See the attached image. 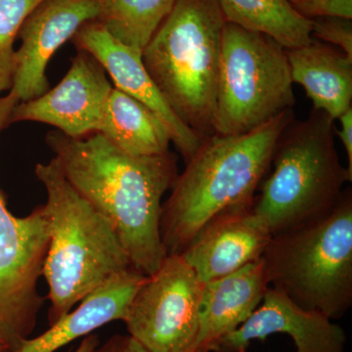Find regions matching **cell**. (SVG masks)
Returning a JSON list of instances; mask_svg holds the SVG:
<instances>
[{
  "label": "cell",
  "instance_id": "22",
  "mask_svg": "<svg viewBox=\"0 0 352 352\" xmlns=\"http://www.w3.org/2000/svg\"><path fill=\"white\" fill-rule=\"evenodd\" d=\"M312 38L336 45L352 58V19L342 17H317L311 19Z\"/></svg>",
  "mask_w": 352,
  "mask_h": 352
},
{
  "label": "cell",
  "instance_id": "19",
  "mask_svg": "<svg viewBox=\"0 0 352 352\" xmlns=\"http://www.w3.org/2000/svg\"><path fill=\"white\" fill-rule=\"evenodd\" d=\"M227 23L270 36L286 50L312 41V22L288 0H217Z\"/></svg>",
  "mask_w": 352,
  "mask_h": 352
},
{
  "label": "cell",
  "instance_id": "25",
  "mask_svg": "<svg viewBox=\"0 0 352 352\" xmlns=\"http://www.w3.org/2000/svg\"><path fill=\"white\" fill-rule=\"evenodd\" d=\"M99 344H100V340H99L98 336L92 333L83 338L80 346L74 352H90Z\"/></svg>",
  "mask_w": 352,
  "mask_h": 352
},
{
  "label": "cell",
  "instance_id": "6",
  "mask_svg": "<svg viewBox=\"0 0 352 352\" xmlns=\"http://www.w3.org/2000/svg\"><path fill=\"white\" fill-rule=\"evenodd\" d=\"M271 288L298 307L339 319L352 305V192L305 226L272 236L263 256Z\"/></svg>",
  "mask_w": 352,
  "mask_h": 352
},
{
  "label": "cell",
  "instance_id": "24",
  "mask_svg": "<svg viewBox=\"0 0 352 352\" xmlns=\"http://www.w3.org/2000/svg\"><path fill=\"white\" fill-rule=\"evenodd\" d=\"M338 120L340 127H336V135L339 136L344 145L347 157V171L352 176V107L347 109Z\"/></svg>",
  "mask_w": 352,
  "mask_h": 352
},
{
  "label": "cell",
  "instance_id": "18",
  "mask_svg": "<svg viewBox=\"0 0 352 352\" xmlns=\"http://www.w3.org/2000/svg\"><path fill=\"white\" fill-rule=\"evenodd\" d=\"M97 132L133 156L170 151V134L164 120L144 104L115 87Z\"/></svg>",
  "mask_w": 352,
  "mask_h": 352
},
{
  "label": "cell",
  "instance_id": "4",
  "mask_svg": "<svg viewBox=\"0 0 352 352\" xmlns=\"http://www.w3.org/2000/svg\"><path fill=\"white\" fill-rule=\"evenodd\" d=\"M217 0H175L141 58L178 119L201 139L214 134L222 34Z\"/></svg>",
  "mask_w": 352,
  "mask_h": 352
},
{
  "label": "cell",
  "instance_id": "10",
  "mask_svg": "<svg viewBox=\"0 0 352 352\" xmlns=\"http://www.w3.org/2000/svg\"><path fill=\"white\" fill-rule=\"evenodd\" d=\"M113 87L100 62L78 50L63 80L38 98L19 102L10 124L38 122L56 127L69 138H85L98 131Z\"/></svg>",
  "mask_w": 352,
  "mask_h": 352
},
{
  "label": "cell",
  "instance_id": "17",
  "mask_svg": "<svg viewBox=\"0 0 352 352\" xmlns=\"http://www.w3.org/2000/svg\"><path fill=\"white\" fill-rule=\"evenodd\" d=\"M286 51L292 80L305 88L314 110L336 120L352 107V58L315 38Z\"/></svg>",
  "mask_w": 352,
  "mask_h": 352
},
{
  "label": "cell",
  "instance_id": "27",
  "mask_svg": "<svg viewBox=\"0 0 352 352\" xmlns=\"http://www.w3.org/2000/svg\"><path fill=\"white\" fill-rule=\"evenodd\" d=\"M0 352H8V349L2 342H0Z\"/></svg>",
  "mask_w": 352,
  "mask_h": 352
},
{
  "label": "cell",
  "instance_id": "23",
  "mask_svg": "<svg viewBox=\"0 0 352 352\" xmlns=\"http://www.w3.org/2000/svg\"><path fill=\"white\" fill-rule=\"evenodd\" d=\"M90 352H150L131 336L115 335Z\"/></svg>",
  "mask_w": 352,
  "mask_h": 352
},
{
  "label": "cell",
  "instance_id": "26",
  "mask_svg": "<svg viewBox=\"0 0 352 352\" xmlns=\"http://www.w3.org/2000/svg\"><path fill=\"white\" fill-rule=\"evenodd\" d=\"M288 1L298 13L302 14L305 17L314 0H288Z\"/></svg>",
  "mask_w": 352,
  "mask_h": 352
},
{
  "label": "cell",
  "instance_id": "20",
  "mask_svg": "<svg viewBox=\"0 0 352 352\" xmlns=\"http://www.w3.org/2000/svg\"><path fill=\"white\" fill-rule=\"evenodd\" d=\"M100 23L111 36L142 53L175 0H98Z\"/></svg>",
  "mask_w": 352,
  "mask_h": 352
},
{
  "label": "cell",
  "instance_id": "14",
  "mask_svg": "<svg viewBox=\"0 0 352 352\" xmlns=\"http://www.w3.org/2000/svg\"><path fill=\"white\" fill-rule=\"evenodd\" d=\"M272 234L252 206L215 215L180 256L206 283L258 261Z\"/></svg>",
  "mask_w": 352,
  "mask_h": 352
},
{
  "label": "cell",
  "instance_id": "1",
  "mask_svg": "<svg viewBox=\"0 0 352 352\" xmlns=\"http://www.w3.org/2000/svg\"><path fill=\"white\" fill-rule=\"evenodd\" d=\"M45 142L69 184L112 226L134 270L156 272L166 258L160 222L162 199L178 175L175 155L133 156L99 132L50 131Z\"/></svg>",
  "mask_w": 352,
  "mask_h": 352
},
{
  "label": "cell",
  "instance_id": "12",
  "mask_svg": "<svg viewBox=\"0 0 352 352\" xmlns=\"http://www.w3.org/2000/svg\"><path fill=\"white\" fill-rule=\"evenodd\" d=\"M72 41L76 50L87 51L100 62L113 87L140 101L164 120L185 163L194 156L203 139L183 124L164 100L142 63V53L120 43L96 20L83 25Z\"/></svg>",
  "mask_w": 352,
  "mask_h": 352
},
{
  "label": "cell",
  "instance_id": "21",
  "mask_svg": "<svg viewBox=\"0 0 352 352\" xmlns=\"http://www.w3.org/2000/svg\"><path fill=\"white\" fill-rule=\"evenodd\" d=\"M45 0H0V94L12 87L14 41L36 7Z\"/></svg>",
  "mask_w": 352,
  "mask_h": 352
},
{
  "label": "cell",
  "instance_id": "11",
  "mask_svg": "<svg viewBox=\"0 0 352 352\" xmlns=\"http://www.w3.org/2000/svg\"><path fill=\"white\" fill-rule=\"evenodd\" d=\"M98 0H45L21 28L15 52L12 87L19 102L38 98L50 90L46 68L51 58L76 32L97 19Z\"/></svg>",
  "mask_w": 352,
  "mask_h": 352
},
{
  "label": "cell",
  "instance_id": "15",
  "mask_svg": "<svg viewBox=\"0 0 352 352\" xmlns=\"http://www.w3.org/2000/svg\"><path fill=\"white\" fill-rule=\"evenodd\" d=\"M268 288L263 258L204 283L195 352H212L219 340L239 328L261 305Z\"/></svg>",
  "mask_w": 352,
  "mask_h": 352
},
{
  "label": "cell",
  "instance_id": "7",
  "mask_svg": "<svg viewBox=\"0 0 352 352\" xmlns=\"http://www.w3.org/2000/svg\"><path fill=\"white\" fill-rule=\"evenodd\" d=\"M295 103L286 48L270 36L226 22L215 99L214 134L248 133L293 109Z\"/></svg>",
  "mask_w": 352,
  "mask_h": 352
},
{
  "label": "cell",
  "instance_id": "16",
  "mask_svg": "<svg viewBox=\"0 0 352 352\" xmlns=\"http://www.w3.org/2000/svg\"><path fill=\"white\" fill-rule=\"evenodd\" d=\"M146 278L135 270L113 278L85 296L75 310L50 326L46 332L25 340L14 352H55L106 324L124 320L134 294Z\"/></svg>",
  "mask_w": 352,
  "mask_h": 352
},
{
  "label": "cell",
  "instance_id": "8",
  "mask_svg": "<svg viewBox=\"0 0 352 352\" xmlns=\"http://www.w3.org/2000/svg\"><path fill=\"white\" fill-rule=\"evenodd\" d=\"M15 95H0V133L10 126ZM50 243L45 207L24 217L11 214L0 189V342L17 351L36 328L44 300L38 283Z\"/></svg>",
  "mask_w": 352,
  "mask_h": 352
},
{
  "label": "cell",
  "instance_id": "2",
  "mask_svg": "<svg viewBox=\"0 0 352 352\" xmlns=\"http://www.w3.org/2000/svg\"><path fill=\"white\" fill-rule=\"evenodd\" d=\"M293 120L289 109L248 133L204 139L162 207L160 232L166 256L182 254L215 215L254 205L278 139Z\"/></svg>",
  "mask_w": 352,
  "mask_h": 352
},
{
  "label": "cell",
  "instance_id": "5",
  "mask_svg": "<svg viewBox=\"0 0 352 352\" xmlns=\"http://www.w3.org/2000/svg\"><path fill=\"white\" fill-rule=\"evenodd\" d=\"M335 120L312 109L305 120H293L278 139L271 173L252 210L272 236L321 219L339 203L352 176L340 163Z\"/></svg>",
  "mask_w": 352,
  "mask_h": 352
},
{
  "label": "cell",
  "instance_id": "13",
  "mask_svg": "<svg viewBox=\"0 0 352 352\" xmlns=\"http://www.w3.org/2000/svg\"><path fill=\"white\" fill-rule=\"evenodd\" d=\"M277 333L289 335L298 352H344L346 347V335L340 326L270 287L251 316L219 340L212 352H247L252 340Z\"/></svg>",
  "mask_w": 352,
  "mask_h": 352
},
{
  "label": "cell",
  "instance_id": "3",
  "mask_svg": "<svg viewBox=\"0 0 352 352\" xmlns=\"http://www.w3.org/2000/svg\"><path fill=\"white\" fill-rule=\"evenodd\" d=\"M34 171L47 194L50 243L43 276L51 326L95 289L134 268L107 219L69 184L56 157Z\"/></svg>",
  "mask_w": 352,
  "mask_h": 352
},
{
  "label": "cell",
  "instance_id": "9",
  "mask_svg": "<svg viewBox=\"0 0 352 352\" xmlns=\"http://www.w3.org/2000/svg\"><path fill=\"white\" fill-rule=\"evenodd\" d=\"M203 286L182 256H166L129 303V335L150 352H195Z\"/></svg>",
  "mask_w": 352,
  "mask_h": 352
}]
</instances>
